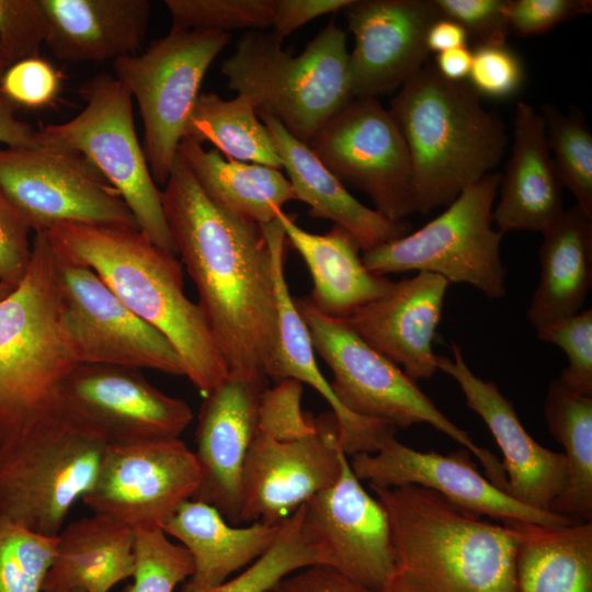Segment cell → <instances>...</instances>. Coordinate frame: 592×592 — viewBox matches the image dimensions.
I'll return each mask as SVG.
<instances>
[{
    "label": "cell",
    "instance_id": "1",
    "mask_svg": "<svg viewBox=\"0 0 592 592\" xmlns=\"http://www.w3.org/2000/svg\"><path fill=\"white\" fill-rule=\"evenodd\" d=\"M163 186L161 203L177 253L229 375L269 380L278 312L263 227L213 203L179 152Z\"/></svg>",
    "mask_w": 592,
    "mask_h": 592
},
{
    "label": "cell",
    "instance_id": "2",
    "mask_svg": "<svg viewBox=\"0 0 592 592\" xmlns=\"http://www.w3.org/2000/svg\"><path fill=\"white\" fill-rule=\"evenodd\" d=\"M44 232L58 258L90 267L171 342L184 376L204 397L228 377L202 310L184 293L183 265L174 254L133 227L65 223Z\"/></svg>",
    "mask_w": 592,
    "mask_h": 592
},
{
    "label": "cell",
    "instance_id": "3",
    "mask_svg": "<svg viewBox=\"0 0 592 592\" xmlns=\"http://www.w3.org/2000/svg\"><path fill=\"white\" fill-rule=\"evenodd\" d=\"M387 511L394 567L379 592H517V536L414 485L369 486Z\"/></svg>",
    "mask_w": 592,
    "mask_h": 592
},
{
    "label": "cell",
    "instance_id": "4",
    "mask_svg": "<svg viewBox=\"0 0 592 592\" xmlns=\"http://www.w3.org/2000/svg\"><path fill=\"white\" fill-rule=\"evenodd\" d=\"M467 81H451L425 64L390 101L410 152L415 213L449 205L497 168L506 148L499 116Z\"/></svg>",
    "mask_w": 592,
    "mask_h": 592
},
{
    "label": "cell",
    "instance_id": "5",
    "mask_svg": "<svg viewBox=\"0 0 592 592\" xmlns=\"http://www.w3.org/2000/svg\"><path fill=\"white\" fill-rule=\"evenodd\" d=\"M60 319L56 257L35 232L26 274L0 300V446L57 414L76 365Z\"/></svg>",
    "mask_w": 592,
    "mask_h": 592
},
{
    "label": "cell",
    "instance_id": "6",
    "mask_svg": "<svg viewBox=\"0 0 592 592\" xmlns=\"http://www.w3.org/2000/svg\"><path fill=\"white\" fill-rule=\"evenodd\" d=\"M282 43L272 32H246L220 69L228 88L249 98L259 116L276 118L308 144L354 99L346 33L331 20L297 56Z\"/></svg>",
    "mask_w": 592,
    "mask_h": 592
},
{
    "label": "cell",
    "instance_id": "7",
    "mask_svg": "<svg viewBox=\"0 0 592 592\" xmlns=\"http://www.w3.org/2000/svg\"><path fill=\"white\" fill-rule=\"evenodd\" d=\"M295 304L314 350L332 372L333 394L346 411L396 429L431 424L476 456L489 480L504 491L502 463L442 413L398 365L369 346L345 320L318 311L307 297L295 299Z\"/></svg>",
    "mask_w": 592,
    "mask_h": 592
},
{
    "label": "cell",
    "instance_id": "8",
    "mask_svg": "<svg viewBox=\"0 0 592 592\" xmlns=\"http://www.w3.org/2000/svg\"><path fill=\"white\" fill-rule=\"evenodd\" d=\"M106 446L60 412L0 446V521L57 536Z\"/></svg>",
    "mask_w": 592,
    "mask_h": 592
},
{
    "label": "cell",
    "instance_id": "9",
    "mask_svg": "<svg viewBox=\"0 0 592 592\" xmlns=\"http://www.w3.org/2000/svg\"><path fill=\"white\" fill-rule=\"evenodd\" d=\"M84 109L71 119L36 130L38 145L75 151L91 162L132 212L139 230L156 246L177 255L161 203L139 144L133 98L107 72H99L79 90Z\"/></svg>",
    "mask_w": 592,
    "mask_h": 592
},
{
    "label": "cell",
    "instance_id": "10",
    "mask_svg": "<svg viewBox=\"0 0 592 592\" xmlns=\"http://www.w3.org/2000/svg\"><path fill=\"white\" fill-rule=\"evenodd\" d=\"M500 179V172L485 175L419 230L363 252L364 265L383 276L410 271L434 273L449 284H469L490 299L503 297V235L492 228Z\"/></svg>",
    "mask_w": 592,
    "mask_h": 592
},
{
    "label": "cell",
    "instance_id": "11",
    "mask_svg": "<svg viewBox=\"0 0 592 592\" xmlns=\"http://www.w3.org/2000/svg\"><path fill=\"white\" fill-rule=\"evenodd\" d=\"M229 41V33L171 29L145 52L113 61L115 78L139 107L156 184H166L204 76Z\"/></svg>",
    "mask_w": 592,
    "mask_h": 592
},
{
    "label": "cell",
    "instance_id": "12",
    "mask_svg": "<svg viewBox=\"0 0 592 592\" xmlns=\"http://www.w3.org/2000/svg\"><path fill=\"white\" fill-rule=\"evenodd\" d=\"M0 189L34 232L65 223L138 228L115 189L75 151L0 147Z\"/></svg>",
    "mask_w": 592,
    "mask_h": 592
},
{
    "label": "cell",
    "instance_id": "13",
    "mask_svg": "<svg viewBox=\"0 0 592 592\" xmlns=\"http://www.w3.org/2000/svg\"><path fill=\"white\" fill-rule=\"evenodd\" d=\"M344 185L365 193L390 220L415 213L407 143L376 98H354L307 144Z\"/></svg>",
    "mask_w": 592,
    "mask_h": 592
},
{
    "label": "cell",
    "instance_id": "14",
    "mask_svg": "<svg viewBox=\"0 0 592 592\" xmlns=\"http://www.w3.org/2000/svg\"><path fill=\"white\" fill-rule=\"evenodd\" d=\"M60 319L77 364L183 375L171 342L132 312L90 267L56 255Z\"/></svg>",
    "mask_w": 592,
    "mask_h": 592
},
{
    "label": "cell",
    "instance_id": "15",
    "mask_svg": "<svg viewBox=\"0 0 592 592\" xmlns=\"http://www.w3.org/2000/svg\"><path fill=\"white\" fill-rule=\"evenodd\" d=\"M59 412L106 445L179 437L193 419L190 406L151 385L140 369L76 364L64 378Z\"/></svg>",
    "mask_w": 592,
    "mask_h": 592
},
{
    "label": "cell",
    "instance_id": "16",
    "mask_svg": "<svg viewBox=\"0 0 592 592\" xmlns=\"http://www.w3.org/2000/svg\"><path fill=\"white\" fill-rule=\"evenodd\" d=\"M201 479L195 453L179 437L107 445L81 500L93 513L132 528L160 527L194 496Z\"/></svg>",
    "mask_w": 592,
    "mask_h": 592
},
{
    "label": "cell",
    "instance_id": "17",
    "mask_svg": "<svg viewBox=\"0 0 592 592\" xmlns=\"http://www.w3.org/2000/svg\"><path fill=\"white\" fill-rule=\"evenodd\" d=\"M316 433L294 441L254 434L241 476V523L280 525L333 485L346 454L333 412L316 419Z\"/></svg>",
    "mask_w": 592,
    "mask_h": 592
},
{
    "label": "cell",
    "instance_id": "18",
    "mask_svg": "<svg viewBox=\"0 0 592 592\" xmlns=\"http://www.w3.org/2000/svg\"><path fill=\"white\" fill-rule=\"evenodd\" d=\"M298 510L301 534L323 553L326 566L374 592L382 590L394 567L389 517L354 475L348 456L337 481Z\"/></svg>",
    "mask_w": 592,
    "mask_h": 592
},
{
    "label": "cell",
    "instance_id": "19",
    "mask_svg": "<svg viewBox=\"0 0 592 592\" xmlns=\"http://www.w3.org/2000/svg\"><path fill=\"white\" fill-rule=\"evenodd\" d=\"M350 466L361 481L389 488L414 485L433 490L456 506L476 515L568 525L577 521L524 505L486 479L470 460L468 451L448 455L420 452L400 443L395 433L385 436L376 452L351 456Z\"/></svg>",
    "mask_w": 592,
    "mask_h": 592
},
{
    "label": "cell",
    "instance_id": "20",
    "mask_svg": "<svg viewBox=\"0 0 592 592\" xmlns=\"http://www.w3.org/2000/svg\"><path fill=\"white\" fill-rule=\"evenodd\" d=\"M354 47L349 53L353 98L394 93L426 62V36L442 14L434 0H352L342 10Z\"/></svg>",
    "mask_w": 592,
    "mask_h": 592
},
{
    "label": "cell",
    "instance_id": "21",
    "mask_svg": "<svg viewBox=\"0 0 592 592\" xmlns=\"http://www.w3.org/2000/svg\"><path fill=\"white\" fill-rule=\"evenodd\" d=\"M452 352L453 358L436 356L437 369L457 382L466 406L483 420L493 435L503 455L504 491L524 505L551 512V504L567 479L565 455L542 446L527 433L512 402L493 380L473 373L455 342Z\"/></svg>",
    "mask_w": 592,
    "mask_h": 592
},
{
    "label": "cell",
    "instance_id": "22",
    "mask_svg": "<svg viewBox=\"0 0 592 592\" xmlns=\"http://www.w3.org/2000/svg\"><path fill=\"white\" fill-rule=\"evenodd\" d=\"M267 382L228 375L198 412L194 453L202 479L191 499L213 505L232 525L241 524L242 469Z\"/></svg>",
    "mask_w": 592,
    "mask_h": 592
},
{
    "label": "cell",
    "instance_id": "23",
    "mask_svg": "<svg viewBox=\"0 0 592 592\" xmlns=\"http://www.w3.org/2000/svg\"><path fill=\"white\" fill-rule=\"evenodd\" d=\"M448 285L441 275L418 272L343 320L412 380L426 379L437 371L433 341Z\"/></svg>",
    "mask_w": 592,
    "mask_h": 592
},
{
    "label": "cell",
    "instance_id": "24",
    "mask_svg": "<svg viewBox=\"0 0 592 592\" xmlns=\"http://www.w3.org/2000/svg\"><path fill=\"white\" fill-rule=\"evenodd\" d=\"M263 231L272 257L278 312L277 348L269 379L277 383L292 378L315 388L327 400L337 418L339 442L348 457L376 452L380 441L395 433L396 428L356 417L339 402L330 383L318 367L308 327L286 282L284 263L287 242L283 228L275 219L264 225Z\"/></svg>",
    "mask_w": 592,
    "mask_h": 592
},
{
    "label": "cell",
    "instance_id": "25",
    "mask_svg": "<svg viewBox=\"0 0 592 592\" xmlns=\"http://www.w3.org/2000/svg\"><path fill=\"white\" fill-rule=\"evenodd\" d=\"M513 136L493 223L502 235L512 230L543 232L565 212L563 186L550 156L545 121L532 105L517 102Z\"/></svg>",
    "mask_w": 592,
    "mask_h": 592
},
{
    "label": "cell",
    "instance_id": "26",
    "mask_svg": "<svg viewBox=\"0 0 592 592\" xmlns=\"http://www.w3.org/2000/svg\"><path fill=\"white\" fill-rule=\"evenodd\" d=\"M45 45L67 62L114 61L138 54L145 41L148 0H41Z\"/></svg>",
    "mask_w": 592,
    "mask_h": 592
},
{
    "label": "cell",
    "instance_id": "27",
    "mask_svg": "<svg viewBox=\"0 0 592 592\" xmlns=\"http://www.w3.org/2000/svg\"><path fill=\"white\" fill-rule=\"evenodd\" d=\"M276 220L310 273L312 289L307 298L325 316L346 319L390 291L394 282L364 265L357 240L343 227L333 224L326 234H311L281 208Z\"/></svg>",
    "mask_w": 592,
    "mask_h": 592
},
{
    "label": "cell",
    "instance_id": "28",
    "mask_svg": "<svg viewBox=\"0 0 592 592\" xmlns=\"http://www.w3.org/2000/svg\"><path fill=\"white\" fill-rule=\"evenodd\" d=\"M271 132L295 198L309 206V215L332 220L357 240L363 252L399 239L412 230L409 221L390 220L357 201L315 156L274 117L259 116Z\"/></svg>",
    "mask_w": 592,
    "mask_h": 592
},
{
    "label": "cell",
    "instance_id": "29",
    "mask_svg": "<svg viewBox=\"0 0 592 592\" xmlns=\"http://www.w3.org/2000/svg\"><path fill=\"white\" fill-rule=\"evenodd\" d=\"M281 525L261 521L232 525L213 505L189 499L168 516L160 528L190 553L194 572L183 589L205 591L257 560L275 542Z\"/></svg>",
    "mask_w": 592,
    "mask_h": 592
},
{
    "label": "cell",
    "instance_id": "30",
    "mask_svg": "<svg viewBox=\"0 0 592 592\" xmlns=\"http://www.w3.org/2000/svg\"><path fill=\"white\" fill-rule=\"evenodd\" d=\"M135 531L109 516L93 513L64 526L43 592H109L132 578Z\"/></svg>",
    "mask_w": 592,
    "mask_h": 592
},
{
    "label": "cell",
    "instance_id": "31",
    "mask_svg": "<svg viewBox=\"0 0 592 592\" xmlns=\"http://www.w3.org/2000/svg\"><path fill=\"white\" fill-rule=\"evenodd\" d=\"M542 234L540 276L526 310L535 330L581 311L592 285V218L573 205Z\"/></svg>",
    "mask_w": 592,
    "mask_h": 592
},
{
    "label": "cell",
    "instance_id": "32",
    "mask_svg": "<svg viewBox=\"0 0 592 592\" xmlns=\"http://www.w3.org/2000/svg\"><path fill=\"white\" fill-rule=\"evenodd\" d=\"M516 532L517 592H592V523L509 520Z\"/></svg>",
    "mask_w": 592,
    "mask_h": 592
},
{
    "label": "cell",
    "instance_id": "33",
    "mask_svg": "<svg viewBox=\"0 0 592 592\" xmlns=\"http://www.w3.org/2000/svg\"><path fill=\"white\" fill-rule=\"evenodd\" d=\"M205 195L220 208L261 226L276 219V210L296 200L281 170L228 158L206 150L189 137L178 148Z\"/></svg>",
    "mask_w": 592,
    "mask_h": 592
},
{
    "label": "cell",
    "instance_id": "34",
    "mask_svg": "<svg viewBox=\"0 0 592 592\" xmlns=\"http://www.w3.org/2000/svg\"><path fill=\"white\" fill-rule=\"evenodd\" d=\"M549 432L563 446L567 479L550 511L577 522L592 520V396L550 382L544 400Z\"/></svg>",
    "mask_w": 592,
    "mask_h": 592
},
{
    "label": "cell",
    "instance_id": "35",
    "mask_svg": "<svg viewBox=\"0 0 592 592\" xmlns=\"http://www.w3.org/2000/svg\"><path fill=\"white\" fill-rule=\"evenodd\" d=\"M185 137L213 144L226 158L283 169L271 132L243 94L231 100L200 93L190 114Z\"/></svg>",
    "mask_w": 592,
    "mask_h": 592
},
{
    "label": "cell",
    "instance_id": "36",
    "mask_svg": "<svg viewBox=\"0 0 592 592\" xmlns=\"http://www.w3.org/2000/svg\"><path fill=\"white\" fill-rule=\"evenodd\" d=\"M318 565L326 566L325 555L303 536L297 509L282 523L273 545L241 573L205 591L180 592H267L285 577Z\"/></svg>",
    "mask_w": 592,
    "mask_h": 592
},
{
    "label": "cell",
    "instance_id": "37",
    "mask_svg": "<svg viewBox=\"0 0 592 592\" xmlns=\"http://www.w3.org/2000/svg\"><path fill=\"white\" fill-rule=\"evenodd\" d=\"M539 113L560 182L574 195L580 210L592 218L591 132L579 115L563 114L553 104L543 105Z\"/></svg>",
    "mask_w": 592,
    "mask_h": 592
},
{
    "label": "cell",
    "instance_id": "38",
    "mask_svg": "<svg viewBox=\"0 0 592 592\" xmlns=\"http://www.w3.org/2000/svg\"><path fill=\"white\" fill-rule=\"evenodd\" d=\"M133 582L122 592H173L194 572L185 547L172 543L159 526L136 527Z\"/></svg>",
    "mask_w": 592,
    "mask_h": 592
},
{
    "label": "cell",
    "instance_id": "39",
    "mask_svg": "<svg viewBox=\"0 0 592 592\" xmlns=\"http://www.w3.org/2000/svg\"><path fill=\"white\" fill-rule=\"evenodd\" d=\"M56 536L0 521V592H43Z\"/></svg>",
    "mask_w": 592,
    "mask_h": 592
},
{
    "label": "cell",
    "instance_id": "40",
    "mask_svg": "<svg viewBox=\"0 0 592 592\" xmlns=\"http://www.w3.org/2000/svg\"><path fill=\"white\" fill-rule=\"evenodd\" d=\"M174 30L228 33L271 27L275 0H166Z\"/></svg>",
    "mask_w": 592,
    "mask_h": 592
},
{
    "label": "cell",
    "instance_id": "41",
    "mask_svg": "<svg viewBox=\"0 0 592 592\" xmlns=\"http://www.w3.org/2000/svg\"><path fill=\"white\" fill-rule=\"evenodd\" d=\"M536 333L540 341L559 346L567 356L559 383L572 392L592 396V309H582Z\"/></svg>",
    "mask_w": 592,
    "mask_h": 592
},
{
    "label": "cell",
    "instance_id": "42",
    "mask_svg": "<svg viewBox=\"0 0 592 592\" xmlns=\"http://www.w3.org/2000/svg\"><path fill=\"white\" fill-rule=\"evenodd\" d=\"M303 384L287 378L261 395L255 433L277 441H294L317 432L315 419L300 407Z\"/></svg>",
    "mask_w": 592,
    "mask_h": 592
},
{
    "label": "cell",
    "instance_id": "43",
    "mask_svg": "<svg viewBox=\"0 0 592 592\" xmlns=\"http://www.w3.org/2000/svg\"><path fill=\"white\" fill-rule=\"evenodd\" d=\"M468 75L469 86L480 98L508 100L514 98L525 82L521 57L506 44L475 46Z\"/></svg>",
    "mask_w": 592,
    "mask_h": 592
},
{
    "label": "cell",
    "instance_id": "44",
    "mask_svg": "<svg viewBox=\"0 0 592 592\" xmlns=\"http://www.w3.org/2000/svg\"><path fill=\"white\" fill-rule=\"evenodd\" d=\"M46 33L41 0H0V49L10 66L38 55Z\"/></svg>",
    "mask_w": 592,
    "mask_h": 592
},
{
    "label": "cell",
    "instance_id": "45",
    "mask_svg": "<svg viewBox=\"0 0 592 592\" xmlns=\"http://www.w3.org/2000/svg\"><path fill=\"white\" fill-rule=\"evenodd\" d=\"M60 86L59 72L38 55L12 64L0 78V91L18 107L48 105L59 93Z\"/></svg>",
    "mask_w": 592,
    "mask_h": 592
},
{
    "label": "cell",
    "instance_id": "46",
    "mask_svg": "<svg viewBox=\"0 0 592 592\" xmlns=\"http://www.w3.org/2000/svg\"><path fill=\"white\" fill-rule=\"evenodd\" d=\"M443 18L463 26L475 46L506 44V0H434Z\"/></svg>",
    "mask_w": 592,
    "mask_h": 592
},
{
    "label": "cell",
    "instance_id": "47",
    "mask_svg": "<svg viewBox=\"0 0 592 592\" xmlns=\"http://www.w3.org/2000/svg\"><path fill=\"white\" fill-rule=\"evenodd\" d=\"M591 11V0H506L510 32L520 37L543 35Z\"/></svg>",
    "mask_w": 592,
    "mask_h": 592
},
{
    "label": "cell",
    "instance_id": "48",
    "mask_svg": "<svg viewBox=\"0 0 592 592\" xmlns=\"http://www.w3.org/2000/svg\"><path fill=\"white\" fill-rule=\"evenodd\" d=\"M31 228L0 189V283L15 288L27 272L32 242Z\"/></svg>",
    "mask_w": 592,
    "mask_h": 592
},
{
    "label": "cell",
    "instance_id": "49",
    "mask_svg": "<svg viewBox=\"0 0 592 592\" xmlns=\"http://www.w3.org/2000/svg\"><path fill=\"white\" fill-rule=\"evenodd\" d=\"M267 592H374L328 566H310L281 580Z\"/></svg>",
    "mask_w": 592,
    "mask_h": 592
},
{
    "label": "cell",
    "instance_id": "50",
    "mask_svg": "<svg viewBox=\"0 0 592 592\" xmlns=\"http://www.w3.org/2000/svg\"><path fill=\"white\" fill-rule=\"evenodd\" d=\"M352 0H275L272 33L284 39L311 20L342 11Z\"/></svg>",
    "mask_w": 592,
    "mask_h": 592
},
{
    "label": "cell",
    "instance_id": "51",
    "mask_svg": "<svg viewBox=\"0 0 592 592\" xmlns=\"http://www.w3.org/2000/svg\"><path fill=\"white\" fill-rule=\"evenodd\" d=\"M18 109L0 91V143L5 147H37L36 130L16 116Z\"/></svg>",
    "mask_w": 592,
    "mask_h": 592
},
{
    "label": "cell",
    "instance_id": "52",
    "mask_svg": "<svg viewBox=\"0 0 592 592\" xmlns=\"http://www.w3.org/2000/svg\"><path fill=\"white\" fill-rule=\"evenodd\" d=\"M468 36L466 31L457 22L447 19H437L430 27L426 36V45L430 52L436 54L467 46Z\"/></svg>",
    "mask_w": 592,
    "mask_h": 592
},
{
    "label": "cell",
    "instance_id": "53",
    "mask_svg": "<svg viewBox=\"0 0 592 592\" xmlns=\"http://www.w3.org/2000/svg\"><path fill=\"white\" fill-rule=\"evenodd\" d=\"M473 53L467 46L436 54L435 68L447 80L465 81L468 78Z\"/></svg>",
    "mask_w": 592,
    "mask_h": 592
},
{
    "label": "cell",
    "instance_id": "54",
    "mask_svg": "<svg viewBox=\"0 0 592 592\" xmlns=\"http://www.w3.org/2000/svg\"><path fill=\"white\" fill-rule=\"evenodd\" d=\"M8 67H10V64L8 62V60L5 59V57L3 56L0 49V78Z\"/></svg>",
    "mask_w": 592,
    "mask_h": 592
},
{
    "label": "cell",
    "instance_id": "55",
    "mask_svg": "<svg viewBox=\"0 0 592 592\" xmlns=\"http://www.w3.org/2000/svg\"><path fill=\"white\" fill-rule=\"evenodd\" d=\"M12 289L13 288H10L0 283V300L8 296L12 292Z\"/></svg>",
    "mask_w": 592,
    "mask_h": 592
},
{
    "label": "cell",
    "instance_id": "56",
    "mask_svg": "<svg viewBox=\"0 0 592 592\" xmlns=\"http://www.w3.org/2000/svg\"><path fill=\"white\" fill-rule=\"evenodd\" d=\"M70 592H84L83 590H73V591H70Z\"/></svg>",
    "mask_w": 592,
    "mask_h": 592
}]
</instances>
